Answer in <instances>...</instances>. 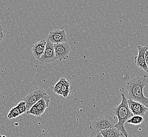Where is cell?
<instances>
[{
	"label": "cell",
	"mask_w": 148,
	"mask_h": 137,
	"mask_svg": "<svg viewBox=\"0 0 148 137\" xmlns=\"http://www.w3.org/2000/svg\"><path fill=\"white\" fill-rule=\"evenodd\" d=\"M148 84V75L136 77L127 82L126 89L129 99L133 100L143 104L148 111V98L143 95V89Z\"/></svg>",
	"instance_id": "6da1fadb"
},
{
	"label": "cell",
	"mask_w": 148,
	"mask_h": 137,
	"mask_svg": "<svg viewBox=\"0 0 148 137\" xmlns=\"http://www.w3.org/2000/svg\"><path fill=\"white\" fill-rule=\"evenodd\" d=\"M122 100L120 104L113 109V114L117 116L118 122L115 125L114 127L120 131L122 136L129 137L128 133L125 127V123L133 116V113L131 111L127 103V100L124 93L121 94Z\"/></svg>",
	"instance_id": "7a4b0ae2"
},
{
	"label": "cell",
	"mask_w": 148,
	"mask_h": 137,
	"mask_svg": "<svg viewBox=\"0 0 148 137\" xmlns=\"http://www.w3.org/2000/svg\"><path fill=\"white\" fill-rule=\"evenodd\" d=\"M42 99H45L49 106L50 101V97L45 90L41 88H36L31 90L29 94L23 99V101L27 105V111L30 110V109Z\"/></svg>",
	"instance_id": "3957f363"
},
{
	"label": "cell",
	"mask_w": 148,
	"mask_h": 137,
	"mask_svg": "<svg viewBox=\"0 0 148 137\" xmlns=\"http://www.w3.org/2000/svg\"><path fill=\"white\" fill-rule=\"evenodd\" d=\"M114 118L110 115H104L95 118L89 126L93 131H101L107 129L112 128L115 126Z\"/></svg>",
	"instance_id": "277c9868"
},
{
	"label": "cell",
	"mask_w": 148,
	"mask_h": 137,
	"mask_svg": "<svg viewBox=\"0 0 148 137\" xmlns=\"http://www.w3.org/2000/svg\"><path fill=\"white\" fill-rule=\"evenodd\" d=\"M56 60L62 61L66 60L71 51V47L68 43L54 44Z\"/></svg>",
	"instance_id": "5b68a950"
},
{
	"label": "cell",
	"mask_w": 148,
	"mask_h": 137,
	"mask_svg": "<svg viewBox=\"0 0 148 137\" xmlns=\"http://www.w3.org/2000/svg\"><path fill=\"white\" fill-rule=\"evenodd\" d=\"M137 49L138 54L134 57V62L138 68L148 73V68L145 60V53L146 51L148 50V46L147 45L145 46L138 45L137 47Z\"/></svg>",
	"instance_id": "8992f818"
},
{
	"label": "cell",
	"mask_w": 148,
	"mask_h": 137,
	"mask_svg": "<svg viewBox=\"0 0 148 137\" xmlns=\"http://www.w3.org/2000/svg\"><path fill=\"white\" fill-rule=\"evenodd\" d=\"M47 40L53 44L67 43L68 37L65 30L56 29L51 31L47 37Z\"/></svg>",
	"instance_id": "52a82bcc"
},
{
	"label": "cell",
	"mask_w": 148,
	"mask_h": 137,
	"mask_svg": "<svg viewBox=\"0 0 148 137\" xmlns=\"http://www.w3.org/2000/svg\"><path fill=\"white\" fill-rule=\"evenodd\" d=\"M39 60L42 62L45 63L53 62L56 60L54 45L47 40L45 53Z\"/></svg>",
	"instance_id": "ba28073f"
},
{
	"label": "cell",
	"mask_w": 148,
	"mask_h": 137,
	"mask_svg": "<svg viewBox=\"0 0 148 137\" xmlns=\"http://www.w3.org/2000/svg\"><path fill=\"white\" fill-rule=\"evenodd\" d=\"M127 103L129 108L133 113V116H143L145 113L148 111L147 108L138 102L135 101L131 99H128Z\"/></svg>",
	"instance_id": "9c48e42d"
},
{
	"label": "cell",
	"mask_w": 148,
	"mask_h": 137,
	"mask_svg": "<svg viewBox=\"0 0 148 137\" xmlns=\"http://www.w3.org/2000/svg\"><path fill=\"white\" fill-rule=\"evenodd\" d=\"M47 45V41L42 40L36 43L32 48V53L34 57L37 59H40L45 53Z\"/></svg>",
	"instance_id": "30bf717a"
},
{
	"label": "cell",
	"mask_w": 148,
	"mask_h": 137,
	"mask_svg": "<svg viewBox=\"0 0 148 137\" xmlns=\"http://www.w3.org/2000/svg\"><path fill=\"white\" fill-rule=\"evenodd\" d=\"M103 137H121L122 134L115 127L100 131Z\"/></svg>",
	"instance_id": "8fae6325"
},
{
	"label": "cell",
	"mask_w": 148,
	"mask_h": 137,
	"mask_svg": "<svg viewBox=\"0 0 148 137\" xmlns=\"http://www.w3.org/2000/svg\"><path fill=\"white\" fill-rule=\"evenodd\" d=\"M71 83L70 81L65 79L64 81V83L63 84L61 92L62 94V96L64 98H67L68 97L69 95L70 91V86Z\"/></svg>",
	"instance_id": "7c38bea8"
},
{
	"label": "cell",
	"mask_w": 148,
	"mask_h": 137,
	"mask_svg": "<svg viewBox=\"0 0 148 137\" xmlns=\"http://www.w3.org/2000/svg\"><path fill=\"white\" fill-rule=\"evenodd\" d=\"M34 105H36V107L37 108L38 110L39 111L40 116L44 113L46 109L49 107V106L47 105V103L44 99H42Z\"/></svg>",
	"instance_id": "4fadbf2b"
},
{
	"label": "cell",
	"mask_w": 148,
	"mask_h": 137,
	"mask_svg": "<svg viewBox=\"0 0 148 137\" xmlns=\"http://www.w3.org/2000/svg\"><path fill=\"white\" fill-rule=\"evenodd\" d=\"M65 78L64 77H61L60 78L59 81L56 83L55 86L53 88V92L56 93L58 95H62V92H61V89L62 86L63 84L64 83V81L65 80Z\"/></svg>",
	"instance_id": "5bb4252c"
},
{
	"label": "cell",
	"mask_w": 148,
	"mask_h": 137,
	"mask_svg": "<svg viewBox=\"0 0 148 137\" xmlns=\"http://www.w3.org/2000/svg\"><path fill=\"white\" fill-rule=\"evenodd\" d=\"M144 120L143 117L140 116H133L130 119L128 120L127 122L132 125H139L142 123Z\"/></svg>",
	"instance_id": "9a60e30c"
},
{
	"label": "cell",
	"mask_w": 148,
	"mask_h": 137,
	"mask_svg": "<svg viewBox=\"0 0 148 137\" xmlns=\"http://www.w3.org/2000/svg\"><path fill=\"white\" fill-rule=\"evenodd\" d=\"M21 115L20 111L18 109V108L16 106L12 108L11 109V110L10 111L9 113H8V118L9 119H14L16 118L18 116H20Z\"/></svg>",
	"instance_id": "2e32d148"
},
{
	"label": "cell",
	"mask_w": 148,
	"mask_h": 137,
	"mask_svg": "<svg viewBox=\"0 0 148 137\" xmlns=\"http://www.w3.org/2000/svg\"><path fill=\"white\" fill-rule=\"evenodd\" d=\"M16 106L17 107L19 111H20V113H21V114L27 112V105H26L25 102L23 100L22 101L20 102L17 104V105H16Z\"/></svg>",
	"instance_id": "e0dca14e"
},
{
	"label": "cell",
	"mask_w": 148,
	"mask_h": 137,
	"mask_svg": "<svg viewBox=\"0 0 148 137\" xmlns=\"http://www.w3.org/2000/svg\"><path fill=\"white\" fill-rule=\"evenodd\" d=\"M27 114H32L34 116H40V113H39V111L38 110L37 108L36 107V105H34L30 109V110L28 111L27 112Z\"/></svg>",
	"instance_id": "ac0fdd59"
},
{
	"label": "cell",
	"mask_w": 148,
	"mask_h": 137,
	"mask_svg": "<svg viewBox=\"0 0 148 137\" xmlns=\"http://www.w3.org/2000/svg\"><path fill=\"white\" fill-rule=\"evenodd\" d=\"M89 137H103L101 132L99 131H93L91 134H90Z\"/></svg>",
	"instance_id": "d6986e66"
},
{
	"label": "cell",
	"mask_w": 148,
	"mask_h": 137,
	"mask_svg": "<svg viewBox=\"0 0 148 137\" xmlns=\"http://www.w3.org/2000/svg\"><path fill=\"white\" fill-rule=\"evenodd\" d=\"M145 62H146V64H147V66L148 68V50L146 51V52H145Z\"/></svg>",
	"instance_id": "ffe728a7"
},
{
	"label": "cell",
	"mask_w": 148,
	"mask_h": 137,
	"mask_svg": "<svg viewBox=\"0 0 148 137\" xmlns=\"http://www.w3.org/2000/svg\"><path fill=\"white\" fill-rule=\"evenodd\" d=\"M0 36H4L3 28H2V27L1 24H0Z\"/></svg>",
	"instance_id": "44dd1931"
},
{
	"label": "cell",
	"mask_w": 148,
	"mask_h": 137,
	"mask_svg": "<svg viewBox=\"0 0 148 137\" xmlns=\"http://www.w3.org/2000/svg\"><path fill=\"white\" fill-rule=\"evenodd\" d=\"M3 39H4V36H0V44L1 43V42H2Z\"/></svg>",
	"instance_id": "7402d4cb"
},
{
	"label": "cell",
	"mask_w": 148,
	"mask_h": 137,
	"mask_svg": "<svg viewBox=\"0 0 148 137\" xmlns=\"http://www.w3.org/2000/svg\"><path fill=\"white\" fill-rule=\"evenodd\" d=\"M2 137H6V136H2Z\"/></svg>",
	"instance_id": "603a6c76"
},
{
	"label": "cell",
	"mask_w": 148,
	"mask_h": 137,
	"mask_svg": "<svg viewBox=\"0 0 148 137\" xmlns=\"http://www.w3.org/2000/svg\"><path fill=\"white\" fill-rule=\"evenodd\" d=\"M0 137H2V136H1V135H0Z\"/></svg>",
	"instance_id": "cb8c5ba5"
},
{
	"label": "cell",
	"mask_w": 148,
	"mask_h": 137,
	"mask_svg": "<svg viewBox=\"0 0 148 137\" xmlns=\"http://www.w3.org/2000/svg\"><path fill=\"white\" fill-rule=\"evenodd\" d=\"M147 46H148V45H147Z\"/></svg>",
	"instance_id": "d4e9b609"
}]
</instances>
